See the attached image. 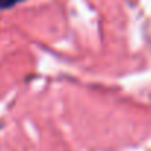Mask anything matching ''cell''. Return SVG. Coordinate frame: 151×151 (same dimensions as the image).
<instances>
[{
  "instance_id": "1",
  "label": "cell",
  "mask_w": 151,
  "mask_h": 151,
  "mask_svg": "<svg viewBox=\"0 0 151 151\" xmlns=\"http://www.w3.org/2000/svg\"><path fill=\"white\" fill-rule=\"evenodd\" d=\"M25 0H0V11H6V9H12L18 5H21Z\"/></svg>"
}]
</instances>
